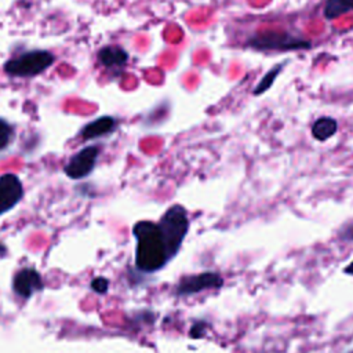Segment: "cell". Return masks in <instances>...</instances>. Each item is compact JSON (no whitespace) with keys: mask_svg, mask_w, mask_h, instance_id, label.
<instances>
[{"mask_svg":"<svg viewBox=\"0 0 353 353\" xmlns=\"http://www.w3.org/2000/svg\"><path fill=\"white\" fill-rule=\"evenodd\" d=\"M132 234L137 241L135 266L138 270L143 273H154L172 259L159 223L139 221L134 225Z\"/></svg>","mask_w":353,"mask_h":353,"instance_id":"obj_1","label":"cell"},{"mask_svg":"<svg viewBox=\"0 0 353 353\" xmlns=\"http://www.w3.org/2000/svg\"><path fill=\"white\" fill-rule=\"evenodd\" d=\"M247 46L256 51L285 52L307 50L312 47V43L283 29H263L251 34L247 40Z\"/></svg>","mask_w":353,"mask_h":353,"instance_id":"obj_2","label":"cell"},{"mask_svg":"<svg viewBox=\"0 0 353 353\" xmlns=\"http://www.w3.org/2000/svg\"><path fill=\"white\" fill-rule=\"evenodd\" d=\"M157 223L167 243L168 251L174 258L179 252L189 230L188 211L181 204H174L161 215Z\"/></svg>","mask_w":353,"mask_h":353,"instance_id":"obj_3","label":"cell"},{"mask_svg":"<svg viewBox=\"0 0 353 353\" xmlns=\"http://www.w3.org/2000/svg\"><path fill=\"white\" fill-rule=\"evenodd\" d=\"M55 61L52 52L46 50H33L22 52L4 65V70L12 77H33L48 69Z\"/></svg>","mask_w":353,"mask_h":353,"instance_id":"obj_4","label":"cell"},{"mask_svg":"<svg viewBox=\"0 0 353 353\" xmlns=\"http://www.w3.org/2000/svg\"><path fill=\"white\" fill-rule=\"evenodd\" d=\"M101 149L97 145H88L74 153L65 164L63 171L70 179H83L88 176L98 161Z\"/></svg>","mask_w":353,"mask_h":353,"instance_id":"obj_5","label":"cell"},{"mask_svg":"<svg viewBox=\"0 0 353 353\" xmlns=\"http://www.w3.org/2000/svg\"><path fill=\"white\" fill-rule=\"evenodd\" d=\"M223 285V277L216 272H203L199 274L185 276L175 287V294L179 296L194 295L205 290H218Z\"/></svg>","mask_w":353,"mask_h":353,"instance_id":"obj_6","label":"cell"},{"mask_svg":"<svg viewBox=\"0 0 353 353\" xmlns=\"http://www.w3.org/2000/svg\"><path fill=\"white\" fill-rule=\"evenodd\" d=\"M23 197V186L21 179L12 174L6 172L0 176V216L12 210Z\"/></svg>","mask_w":353,"mask_h":353,"instance_id":"obj_7","label":"cell"},{"mask_svg":"<svg viewBox=\"0 0 353 353\" xmlns=\"http://www.w3.org/2000/svg\"><path fill=\"white\" fill-rule=\"evenodd\" d=\"M43 288L44 283L40 273L30 268L18 270L12 279V290L22 298H30L33 294L41 291Z\"/></svg>","mask_w":353,"mask_h":353,"instance_id":"obj_8","label":"cell"},{"mask_svg":"<svg viewBox=\"0 0 353 353\" xmlns=\"http://www.w3.org/2000/svg\"><path fill=\"white\" fill-rule=\"evenodd\" d=\"M98 62L109 70H121L128 62V52L120 46H105L97 54Z\"/></svg>","mask_w":353,"mask_h":353,"instance_id":"obj_9","label":"cell"},{"mask_svg":"<svg viewBox=\"0 0 353 353\" xmlns=\"http://www.w3.org/2000/svg\"><path fill=\"white\" fill-rule=\"evenodd\" d=\"M116 128V119L112 116H101L83 127L80 135L83 139H95L113 132Z\"/></svg>","mask_w":353,"mask_h":353,"instance_id":"obj_10","label":"cell"},{"mask_svg":"<svg viewBox=\"0 0 353 353\" xmlns=\"http://www.w3.org/2000/svg\"><path fill=\"white\" fill-rule=\"evenodd\" d=\"M338 131V123L335 119L330 116H321L319 117L313 125H312V135L314 139L324 142L334 137Z\"/></svg>","mask_w":353,"mask_h":353,"instance_id":"obj_11","label":"cell"},{"mask_svg":"<svg viewBox=\"0 0 353 353\" xmlns=\"http://www.w3.org/2000/svg\"><path fill=\"white\" fill-rule=\"evenodd\" d=\"M353 11V0H325L324 17L331 21Z\"/></svg>","mask_w":353,"mask_h":353,"instance_id":"obj_12","label":"cell"},{"mask_svg":"<svg viewBox=\"0 0 353 353\" xmlns=\"http://www.w3.org/2000/svg\"><path fill=\"white\" fill-rule=\"evenodd\" d=\"M284 66H285V62H280V63L274 65L273 68H270V69L262 76V79L259 80V83L256 84V87L252 90V94H254L255 97H258V95H262L263 92H266V91L273 85L276 77L280 74V72L283 70Z\"/></svg>","mask_w":353,"mask_h":353,"instance_id":"obj_13","label":"cell"},{"mask_svg":"<svg viewBox=\"0 0 353 353\" xmlns=\"http://www.w3.org/2000/svg\"><path fill=\"white\" fill-rule=\"evenodd\" d=\"M14 135H15V131L12 125L0 117V152L6 150L11 145Z\"/></svg>","mask_w":353,"mask_h":353,"instance_id":"obj_14","label":"cell"},{"mask_svg":"<svg viewBox=\"0 0 353 353\" xmlns=\"http://www.w3.org/2000/svg\"><path fill=\"white\" fill-rule=\"evenodd\" d=\"M336 237L342 243L353 244V219L345 222L336 232Z\"/></svg>","mask_w":353,"mask_h":353,"instance_id":"obj_15","label":"cell"},{"mask_svg":"<svg viewBox=\"0 0 353 353\" xmlns=\"http://www.w3.org/2000/svg\"><path fill=\"white\" fill-rule=\"evenodd\" d=\"M108 285H109V281L103 277H97L91 281V290L95 291L97 294H105L108 291Z\"/></svg>","mask_w":353,"mask_h":353,"instance_id":"obj_16","label":"cell"},{"mask_svg":"<svg viewBox=\"0 0 353 353\" xmlns=\"http://www.w3.org/2000/svg\"><path fill=\"white\" fill-rule=\"evenodd\" d=\"M343 272H345L346 274H350V276H353V261H350V262H349V263L345 266Z\"/></svg>","mask_w":353,"mask_h":353,"instance_id":"obj_17","label":"cell"},{"mask_svg":"<svg viewBox=\"0 0 353 353\" xmlns=\"http://www.w3.org/2000/svg\"><path fill=\"white\" fill-rule=\"evenodd\" d=\"M349 353H353V352H349Z\"/></svg>","mask_w":353,"mask_h":353,"instance_id":"obj_18","label":"cell"}]
</instances>
